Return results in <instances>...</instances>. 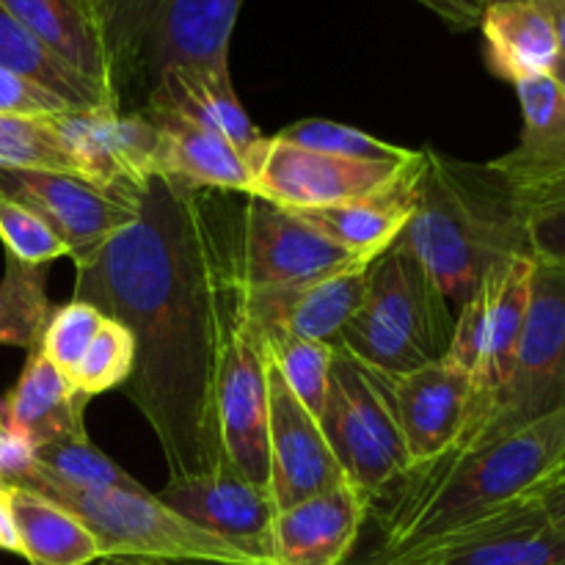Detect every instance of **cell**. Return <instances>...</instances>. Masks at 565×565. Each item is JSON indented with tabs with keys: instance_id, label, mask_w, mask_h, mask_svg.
<instances>
[{
	"instance_id": "6da1fadb",
	"label": "cell",
	"mask_w": 565,
	"mask_h": 565,
	"mask_svg": "<svg viewBox=\"0 0 565 565\" xmlns=\"http://www.w3.org/2000/svg\"><path fill=\"white\" fill-rule=\"evenodd\" d=\"M237 193L188 191L152 177L141 213L75 263V296L136 337L125 395L163 447L169 480L207 475L226 461L215 379L226 320L241 298Z\"/></svg>"
},
{
	"instance_id": "7a4b0ae2",
	"label": "cell",
	"mask_w": 565,
	"mask_h": 565,
	"mask_svg": "<svg viewBox=\"0 0 565 565\" xmlns=\"http://www.w3.org/2000/svg\"><path fill=\"white\" fill-rule=\"evenodd\" d=\"M563 458L565 408L478 450L412 469L370 508L384 535L375 555L419 550L527 500Z\"/></svg>"
},
{
	"instance_id": "3957f363",
	"label": "cell",
	"mask_w": 565,
	"mask_h": 565,
	"mask_svg": "<svg viewBox=\"0 0 565 565\" xmlns=\"http://www.w3.org/2000/svg\"><path fill=\"white\" fill-rule=\"evenodd\" d=\"M397 243L423 263L452 307H463L494 270L530 257L519 193L491 163L423 149L417 204Z\"/></svg>"
},
{
	"instance_id": "277c9868",
	"label": "cell",
	"mask_w": 565,
	"mask_h": 565,
	"mask_svg": "<svg viewBox=\"0 0 565 565\" xmlns=\"http://www.w3.org/2000/svg\"><path fill=\"white\" fill-rule=\"evenodd\" d=\"M452 303L403 243L373 263L367 296L334 345L386 375H406L447 356Z\"/></svg>"
},
{
	"instance_id": "5b68a950",
	"label": "cell",
	"mask_w": 565,
	"mask_h": 565,
	"mask_svg": "<svg viewBox=\"0 0 565 565\" xmlns=\"http://www.w3.org/2000/svg\"><path fill=\"white\" fill-rule=\"evenodd\" d=\"M22 489L47 497L81 519L103 557H152L171 563L265 565L204 533L149 491H75L31 480Z\"/></svg>"
},
{
	"instance_id": "8992f818",
	"label": "cell",
	"mask_w": 565,
	"mask_h": 565,
	"mask_svg": "<svg viewBox=\"0 0 565 565\" xmlns=\"http://www.w3.org/2000/svg\"><path fill=\"white\" fill-rule=\"evenodd\" d=\"M320 428L345 478L362 489L370 502L381 500L397 480L412 472L390 379L340 345L331 364Z\"/></svg>"
},
{
	"instance_id": "52a82bcc",
	"label": "cell",
	"mask_w": 565,
	"mask_h": 565,
	"mask_svg": "<svg viewBox=\"0 0 565 565\" xmlns=\"http://www.w3.org/2000/svg\"><path fill=\"white\" fill-rule=\"evenodd\" d=\"M565 408V268L535 259L530 307L511 379L494 412L445 456L478 450Z\"/></svg>"
},
{
	"instance_id": "ba28073f",
	"label": "cell",
	"mask_w": 565,
	"mask_h": 565,
	"mask_svg": "<svg viewBox=\"0 0 565 565\" xmlns=\"http://www.w3.org/2000/svg\"><path fill=\"white\" fill-rule=\"evenodd\" d=\"M533 270V257H516L505 268L494 270L475 290V296L463 307H458L447 359L472 379V406H469L463 434L450 450L472 439L475 430L494 412L511 379L524 318H527Z\"/></svg>"
},
{
	"instance_id": "9c48e42d",
	"label": "cell",
	"mask_w": 565,
	"mask_h": 565,
	"mask_svg": "<svg viewBox=\"0 0 565 565\" xmlns=\"http://www.w3.org/2000/svg\"><path fill=\"white\" fill-rule=\"evenodd\" d=\"M221 447L232 467L268 491V351L248 309V287L232 307L215 379Z\"/></svg>"
},
{
	"instance_id": "30bf717a",
	"label": "cell",
	"mask_w": 565,
	"mask_h": 565,
	"mask_svg": "<svg viewBox=\"0 0 565 565\" xmlns=\"http://www.w3.org/2000/svg\"><path fill=\"white\" fill-rule=\"evenodd\" d=\"M406 163H367L296 147L279 136H263L246 154L248 196L274 202L290 213H307L364 196L386 185Z\"/></svg>"
},
{
	"instance_id": "8fae6325",
	"label": "cell",
	"mask_w": 565,
	"mask_h": 565,
	"mask_svg": "<svg viewBox=\"0 0 565 565\" xmlns=\"http://www.w3.org/2000/svg\"><path fill=\"white\" fill-rule=\"evenodd\" d=\"M235 243L237 268L248 290L303 285L356 259V254L326 241L296 213L246 193L237 207Z\"/></svg>"
},
{
	"instance_id": "7c38bea8",
	"label": "cell",
	"mask_w": 565,
	"mask_h": 565,
	"mask_svg": "<svg viewBox=\"0 0 565 565\" xmlns=\"http://www.w3.org/2000/svg\"><path fill=\"white\" fill-rule=\"evenodd\" d=\"M0 191L33 210L70 248L75 263L97 252L141 213V193L125 196L81 177L47 171H0Z\"/></svg>"
},
{
	"instance_id": "4fadbf2b",
	"label": "cell",
	"mask_w": 565,
	"mask_h": 565,
	"mask_svg": "<svg viewBox=\"0 0 565 565\" xmlns=\"http://www.w3.org/2000/svg\"><path fill=\"white\" fill-rule=\"evenodd\" d=\"M395 565H561L565 535L544 513L535 497L502 508L447 539L395 557Z\"/></svg>"
},
{
	"instance_id": "5bb4252c",
	"label": "cell",
	"mask_w": 565,
	"mask_h": 565,
	"mask_svg": "<svg viewBox=\"0 0 565 565\" xmlns=\"http://www.w3.org/2000/svg\"><path fill=\"white\" fill-rule=\"evenodd\" d=\"M163 505L180 513L204 533L226 541L243 555L265 565L274 563V500L265 489L248 483L241 472L221 461L213 472L199 478L169 480L158 491Z\"/></svg>"
},
{
	"instance_id": "9a60e30c",
	"label": "cell",
	"mask_w": 565,
	"mask_h": 565,
	"mask_svg": "<svg viewBox=\"0 0 565 565\" xmlns=\"http://www.w3.org/2000/svg\"><path fill=\"white\" fill-rule=\"evenodd\" d=\"M55 125L75 152L83 180L92 185L138 196L158 177V127L143 114L64 110L55 116Z\"/></svg>"
},
{
	"instance_id": "2e32d148",
	"label": "cell",
	"mask_w": 565,
	"mask_h": 565,
	"mask_svg": "<svg viewBox=\"0 0 565 565\" xmlns=\"http://www.w3.org/2000/svg\"><path fill=\"white\" fill-rule=\"evenodd\" d=\"M268 494L276 513L345 480L320 419L287 390L268 359Z\"/></svg>"
},
{
	"instance_id": "e0dca14e",
	"label": "cell",
	"mask_w": 565,
	"mask_h": 565,
	"mask_svg": "<svg viewBox=\"0 0 565 565\" xmlns=\"http://www.w3.org/2000/svg\"><path fill=\"white\" fill-rule=\"evenodd\" d=\"M243 3L246 0H166L125 75L147 77L152 86L169 66L230 70V42Z\"/></svg>"
},
{
	"instance_id": "ac0fdd59",
	"label": "cell",
	"mask_w": 565,
	"mask_h": 565,
	"mask_svg": "<svg viewBox=\"0 0 565 565\" xmlns=\"http://www.w3.org/2000/svg\"><path fill=\"white\" fill-rule=\"evenodd\" d=\"M375 259L379 254H362L342 268L303 285L248 290V309L263 331L281 329L303 340L334 345L367 296Z\"/></svg>"
},
{
	"instance_id": "d6986e66",
	"label": "cell",
	"mask_w": 565,
	"mask_h": 565,
	"mask_svg": "<svg viewBox=\"0 0 565 565\" xmlns=\"http://www.w3.org/2000/svg\"><path fill=\"white\" fill-rule=\"evenodd\" d=\"M386 379L412 469L428 467L463 434L472 406V379L447 356Z\"/></svg>"
},
{
	"instance_id": "ffe728a7",
	"label": "cell",
	"mask_w": 565,
	"mask_h": 565,
	"mask_svg": "<svg viewBox=\"0 0 565 565\" xmlns=\"http://www.w3.org/2000/svg\"><path fill=\"white\" fill-rule=\"evenodd\" d=\"M370 508V497L345 478L334 489L279 511L274 519V563L348 565Z\"/></svg>"
},
{
	"instance_id": "44dd1931",
	"label": "cell",
	"mask_w": 565,
	"mask_h": 565,
	"mask_svg": "<svg viewBox=\"0 0 565 565\" xmlns=\"http://www.w3.org/2000/svg\"><path fill=\"white\" fill-rule=\"evenodd\" d=\"M158 127V177L188 191H232L248 196L246 158L202 121L147 99L141 110Z\"/></svg>"
},
{
	"instance_id": "7402d4cb",
	"label": "cell",
	"mask_w": 565,
	"mask_h": 565,
	"mask_svg": "<svg viewBox=\"0 0 565 565\" xmlns=\"http://www.w3.org/2000/svg\"><path fill=\"white\" fill-rule=\"evenodd\" d=\"M423 152L414 154L386 185L331 207L296 213L326 241L351 254H381L401 237L417 204V180Z\"/></svg>"
},
{
	"instance_id": "603a6c76",
	"label": "cell",
	"mask_w": 565,
	"mask_h": 565,
	"mask_svg": "<svg viewBox=\"0 0 565 565\" xmlns=\"http://www.w3.org/2000/svg\"><path fill=\"white\" fill-rule=\"evenodd\" d=\"M88 397L42 351H28L20 381L0 401V419L33 447L86 436Z\"/></svg>"
},
{
	"instance_id": "cb8c5ba5",
	"label": "cell",
	"mask_w": 565,
	"mask_h": 565,
	"mask_svg": "<svg viewBox=\"0 0 565 565\" xmlns=\"http://www.w3.org/2000/svg\"><path fill=\"white\" fill-rule=\"evenodd\" d=\"M0 6L72 70L119 99L114 55L94 0H0Z\"/></svg>"
},
{
	"instance_id": "d4e9b609",
	"label": "cell",
	"mask_w": 565,
	"mask_h": 565,
	"mask_svg": "<svg viewBox=\"0 0 565 565\" xmlns=\"http://www.w3.org/2000/svg\"><path fill=\"white\" fill-rule=\"evenodd\" d=\"M480 31L486 64L502 81L552 75L561 61V42L550 17L530 0H483Z\"/></svg>"
},
{
	"instance_id": "484cf974",
	"label": "cell",
	"mask_w": 565,
	"mask_h": 565,
	"mask_svg": "<svg viewBox=\"0 0 565 565\" xmlns=\"http://www.w3.org/2000/svg\"><path fill=\"white\" fill-rule=\"evenodd\" d=\"M522 136L502 158L491 160L516 188L550 180L565 171V92L552 75L516 83Z\"/></svg>"
},
{
	"instance_id": "4316f807",
	"label": "cell",
	"mask_w": 565,
	"mask_h": 565,
	"mask_svg": "<svg viewBox=\"0 0 565 565\" xmlns=\"http://www.w3.org/2000/svg\"><path fill=\"white\" fill-rule=\"evenodd\" d=\"M147 99L177 108L224 136L246 158L263 132L248 119L237 99L230 70H199V66H169L149 86Z\"/></svg>"
},
{
	"instance_id": "83f0119b",
	"label": "cell",
	"mask_w": 565,
	"mask_h": 565,
	"mask_svg": "<svg viewBox=\"0 0 565 565\" xmlns=\"http://www.w3.org/2000/svg\"><path fill=\"white\" fill-rule=\"evenodd\" d=\"M9 508L20 555L31 565H92L103 557L86 524L47 497L11 486Z\"/></svg>"
},
{
	"instance_id": "f1b7e54d",
	"label": "cell",
	"mask_w": 565,
	"mask_h": 565,
	"mask_svg": "<svg viewBox=\"0 0 565 565\" xmlns=\"http://www.w3.org/2000/svg\"><path fill=\"white\" fill-rule=\"evenodd\" d=\"M0 70L47 88L75 110L119 108V99L114 94L72 70L3 6H0Z\"/></svg>"
},
{
	"instance_id": "f546056e",
	"label": "cell",
	"mask_w": 565,
	"mask_h": 565,
	"mask_svg": "<svg viewBox=\"0 0 565 565\" xmlns=\"http://www.w3.org/2000/svg\"><path fill=\"white\" fill-rule=\"evenodd\" d=\"M31 480H44V483L75 491H147L119 463L97 450L88 436L36 447V469Z\"/></svg>"
},
{
	"instance_id": "4dcf8cb0",
	"label": "cell",
	"mask_w": 565,
	"mask_h": 565,
	"mask_svg": "<svg viewBox=\"0 0 565 565\" xmlns=\"http://www.w3.org/2000/svg\"><path fill=\"white\" fill-rule=\"evenodd\" d=\"M55 116H0V171H47L83 180Z\"/></svg>"
},
{
	"instance_id": "1f68e13d",
	"label": "cell",
	"mask_w": 565,
	"mask_h": 565,
	"mask_svg": "<svg viewBox=\"0 0 565 565\" xmlns=\"http://www.w3.org/2000/svg\"><path fill=\"white\" fill-rule=\"evenodd\" d=\"M53 309L47 298V268L22 265L6 254L0 279V345L36 351Z\"/></svg>"
},
{
	"instance_id": "d6a6232c",
	"label": "cell",
	"mask_w": 565,
	"mask_h": 565,
	"mask_svg": "<svg viewBox=\"0 0 565 565\" xmlns=\"http://www.w3.org/2000/svg\"><path fill=\"white\" fill-rule=\"evenodd\" d=\"M263 337L270 364L279 370L287 390L298 397V403H303V408L312 417L320 419L326 408V395H329L331 364H334L337 345L303 340V337L287 334L281 329L263 331Z\"/></svg>"
},
{
	"instance_id": "836d02e7",
	"label": "cell",
	"mask_w": 565,
	"mask_h": 565,
	"mask_svg": "<svg viewBox=\"0 0 565 565\" xmlns=\"http://www.w3.org/2000/svg\"><path fill=\"white\" fill-rule=\"evenodd\" d=\"M276 136L281 141H290L296 147L315 149V152L340 154V158L351 160H367V163H406L412 160L414 149L395 147L381 138L370 136V132L359 130V127L342 125V121L331 119H301L292 125L281 127Z\"/></svg>"
},
{
	"instance_id": "e575fe53",
	"label": "cell",
	"mask_w": 565,
	"mask_h": 565,
	"mask_svg": "<svg viewBox=\"0 0 565 565\" xmlns=\"http://www.w3.org/2000/svg\"><path fill=\"white\" fill-rule=\"evenodd\" d=\"M516 193L530 257L565 268V171L550 180L516 188Z\"/></svg>"
},
{
	"instance_id": "d590c367",
	"label": "cell",
	"mask_w": 565,
	"mask_h": 565,
	"mask_svg": "<svg viewBox=\"0 0 565 565\" xmlns=\"http://www.w3.org/2000/svg\"><path fill=\"white\" fill-rule=\"evenodd\" d=\"M132 370H136V337L119 320L105 318L103 329L97 331L70 379L92 401L103 392L125 386Z\"/></svg>"
},
{
	"instance_id": "8d00e7d4",
	"label": "cell",
	"mask_w": 565,
	"mask_h": 565,
	"mask_svg": "<svg viewBox=\"0 0 565 565\" xmlns=\"http://www.w3.org/2000/svg\"><path fill=\"white\" fill-rule=\"evenodd\" d=\"M103 323L105 315L94 303L72 298L64 307L53 309V315H50L47 326L42 331V340H39V351L55 367L70 375L83 359V353L88 351L97 331L103 329Z\"/></svg>"
},
{
	"instance_id": "74e56055",
	"label": "cell",
	"mask_w": 565,
	"mask_h": 565,
	"mask_svg": "<svg viewBox=\"0 0 565 565\" xmlns=\"http://www.w3.org/2000/svg\"><path fill=\"white\" fill-rule=\"evenodd\" d=\"M0 243L17 263L47 268L53 259L70 257V248L33 210L0 191Z\"/></svg>"
},
{
	"instance_id": "f35d334b",
	"label": "cell",
	"mask_w": 565,
	"mask_h": 565,
	"mask_svg": "<svg viewBox=\"0 0 565 565\" xmlns=\"http://www.w3.org/2000/svg\"><path fill=\"white\" fill-rule=\"evenodd\" d=\"M163 3L166 0H94L105 36H108L110 55H114L116 92H119V77L125 75L143 33L152 25L154 14Z\"/></svg>"
},
{
	"instance_id": "ab89813d",
	"label": "cell",
	"mask_w": 565,
	"mask_h": 565,
	"mask_svg": "<svg viewBox=\"0 0 565 565\" xmlns=\"http://www.w3.org/2000/svg\"><path fill=\"white\" fill-rule=\"evenodd\" d=\"M75 110L47 88L0 70V116H55Z\"/></svg>"
},
{
	"instance_id": "60d3db41",
	"label": "cell",
	"mask_w": 565,
	"mask_h": 565,
	"mask_svg": "<svg viewBox=\"0 0 565 565\" xmlns=\"http://www.w3.org/2000/svg\"><path fill=\"white\" fill-rule=\"evenodd\" d=\"M36 469V447L0 419V483L25 486Z\"/></svg>"
},
{
	"instance_id": "b9f144b4",
	"label": "cell",
	"mask_w": 565,
	"mask_h": 565,
	"mask_svg": "<svg viewBox=\"0 0 565 565\" xmlns=\"http://www.w3.org/2000/svg\"><path fill=\"white\" fill-rule=\"evenodd\" d=\"M445 20L452 31H472L483 17V0H414Z\"/></svg>"
},
{
	"instance_id": "7bdbcfd3",
	"label": "cell",
	"mask_w": 565,
	"mask_h": 565,
	"mask_svg": "<svg viewBox=\"0 0 565 565\" xmlns=\"http://www.w3.org/2000/svg\"><path fill=\"white\" fill-rule=\"evenodd\" d=\"M533 497L541 502L550 522L565 535V458L561 461V467L541 483V489Z\"/></svg>"
},
{
	"instance_id": "ee69618b",
	"label": "cell",
	"mask_w": 565,
	"mask_h": 565,
	"mask_svg": "<svg viewBox=\"0 0 565 565\" xmlns=\"http://www.w3.org/2000/svg\"><path fill=\"white\" fill-rule=\"evenodd\" d=\"M9 489H11V486L0 483V552H11V555H20V541H17L14 522H11Z\"/></svg>"
},
{
	"instance_id": "f6af8a7d",
	"label": "cell",
	"mask_w": 565,
	"mask_h": 565,
	"mask_svg": "<svg viewBox=\"0 0 565 565\" xmlns=\"http://www.w3.org/2000/svg\"><path fill=\"white\" fill-rule=\"evenodd\" d=\"M530 3L539 6L550 17L552 28L557 33V42H561V55L565 58V0H530Z\"/></svg>"
},
{
	"instance_id": "bcb514c9",
	"label": "cell",
	"mask_w": 565,
	"mask_h": 565,
	"mask_svg": "<svg viewBox=\"0 0 565 565\" xmlns=\"http://www.w3.org/2000/svg\"><path fill=\"white\" fill-rule=\"evenodd\" d=\"M92 565H180L171 561H152V557H99Z\"/></svg>"
},
{
	"instance_id": "7dc6e473",
	"label": "cell",
	"mask_w": 565,
	"mask_h": 565,
	"mask_svg": "<svg viewBox=\"0 0 565 565\" xmlns=\"http://www.w3.org/2000/svg\"><path fill=\"white\" fill-rule=\"evenodd\" d=\"M552 77H555L557 83H561V88L565 92V58L561 55V61H557V66L552 70Z\"/></svg>"
},
{
	"instance_id": "c3c4849f",
	"label": "cell",
	"mask_w": 565,
	"mask_h": 565,
	"mask_svg": "<svg viewBox=\"0 0 565 565\" xmlns=\"http://www.w3.org/2000/svg\"><path fill=\"white\" fill-rule=\"evenodd\" d=\"M356 565H395V563H384V561H379V557L370 555L367 561H362V563H356Z\"/></svg>"
},
{
	"instance_id": "681fc988",
	"label": "cell",
	"mask_w": 565,
	"mask_h": 565,
	"mask_svg": "<svg viewBox=\"0 0 565 565\" xmlns=\"http://www.w3.org/2000/svg\"><path fill=\"white\" fill-rule=\"evenodd\" d=\"M561 565H565V563H561Z\"/></svg>"
}]
</instances>
